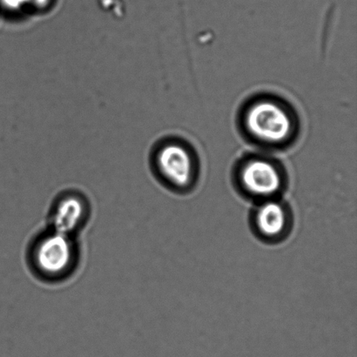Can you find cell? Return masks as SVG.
<instances>
[{
  "instance_id": "ba28073f",
  "label": "cell",
  "mask_w": 357,
  "mask_h": 357,
  "mask_svg": "<svg viewBox=\"0 0 357 357\" xmlns=\"http://www.w3.org/2000/svg\"><path fill=\"white\" fill-rule=\"evenodd\" d=\"M49 0H30V3L38 7H44L47 5Z\"/></svg>"
},
{
  "instance_id": "3957f363",
  "label": "cell",
  "mask_w": 357,
  "mask_h": 357,
  "mask_svg": "<svg viewBox=\"0 0 357 357\" xmlns=\"http://www.w3.org/2000/svg\"><path fill=\"white\" fill-rule=\"evenodd\" d=\"M156 172L170 191L188 195L195 190L201 176V160L190 142L173 139L164 143L155 155Z\"/></svg>"
},
{
  "instance_id": "5b68a950",
  "label": "cell",
  "mask_w": 357,
  "mask_h": 357,
  "mask_svg": "<svg viewBox=\"0 0 357 357\" xmlns=\"http://www.w3.org/2000/svg\"><path fill=\"white\" fill-rule=\"evenodd\" d=\"M248 222L252 234L262 243L278 245L288 239L294 229V213L282 198L254 204Z\"/></svg>"
},
{
  "instance_id": "6da1fadb",
  "label": "cell",
  "mask_w": 357,
  "mask_h": 357,
  "mask_svg": "<svg viewBox=\"0 0 357 357\" xmlns=\"http://www.w3.org/2000/svg\"><path fill=\"white\" fill-rule=\"evenodd\" d=\"M236 121L244 141L264 153L287 151L296 145L302 132L296 107L273 93L252 94L241 105Z\"/></svg>"
},
{
  "instance_id": "8992f818",
  "label": "cell",
  "mask_w": 357,
  "mask_h": 357,
  "mask_svg": "<svg viewBox=\"0 0 357 357\" xmlns=\"http://www.w3.org/2000/svg\"><path fill=\"white\" fill-rule=\"evenodd\" d=\"M89 215V202L82 196L68 194L52 203L49 212L50 229L75 236L82 229Z\"/></svg>"
},
{
  "instance_id": "277c9868",
  "label": "cell",
  "mask_w": 357,
  "mask_h": 357,
  "mask_svg": "<svg viewBox=\"0 0 357 357\" xmlns=\"http://www.w3.org/2000/svg\"><path fill=\"white\" fill-rule=\"evenodd\" d=\"M31 268L38 276L49 281L65 278L78 262L75 236L50 229L35 238L29 248Z\"/></svg>"
},
{
  "instance_id": "7a4b0ae2",
  "label": "cell",
  "mask_w": 357,
  "mask_h": 357,
  "mask_svg": "<svg viewBox=\"0 0 357 357\" xmlns=\"http://www.w3.org/2000/svg\"><path fill=\"white\" fill-rule=\"evenodd\" d=\"M268 153H248L234 163L232 183L241 197L257 203L282 198L289 176L281 160Z\"/></svg>"
},
{
  "instance_id": "52a82bcc",
  "label": "cell",
  "mask_w": 357,
  "mask_h": 357,
  "mask_svg": "<svg viewBox=\"0 0 357 357\" xmlns=\"http://www.w3.org/2000/svg\"><path fill=\"white\" fill-rule=\"evenodd\" d=\"M0 1L7 8L12 10L20 9L26 3H30V0H0Z\"/></svg>"
}]
</instances>
